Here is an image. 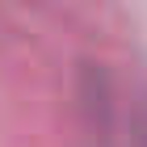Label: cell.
<instances>
[{
	"instance_id": "6da1fadb",
	"label": "cell",
	"mask_w": 147,
	"mask_h": 147,
	"mask_svg": "<svg viewBox=\"0 0 147 147\" xmlns=\"http://www.w3.org/2000/svg\"><path fill=\"white\" fill-rule=\"evenodd\" d=\"M130 147H147V92L130 105Z\"/></svg>"
}]
</instances>
